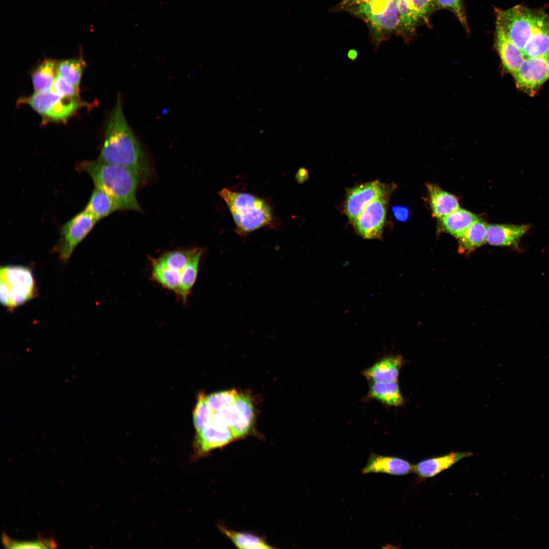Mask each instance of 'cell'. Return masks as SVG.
Wrapping results in <instances>:
<instances>
[{
    "instance_id": "1",
    "label": "cell",
    "mask_w": 549,
    "mask_h": 549,
    "mask_svg": "<svg viewBox=\"0 0 549 549\" xmlns=\"http://www.w3.org/2000/svg\"><path fill=\"white\" fill-rule=\"evenodd\" d=\"M99 159L134 171L142 181L151 176L149 159L126 120L119 95L106 124Z\"/></svg>"
},
{
    "instance_id": "2",
    "label": "cell",
    "mask_w": 549,
    "mask_h": 549,
    "mask_svg": "<svg viewBox=\"0 0 549 549\" xmlns=\"http://www.w3.org/2000/svg\"><path fill=\"white\" fill-rule=\"evenodd\" d=\"M79 167L89 174L95 187L103 190L114 199L119 209L141 211L136 190L142 180L137 173L99 159L84 161Z\"/></svg>"
},
{
    "instance_id": "3",
    "label": "cell",
    "mask_w": 549,
    "mask_h": 549,
    "mask_svg": "<svg viewBox=\"0 0 549 549\" xmlns=\"http://www.w3.org/2000/svg\"><path fill=\"white\" fill-rule=\"evenodd\" d=\"M219 196L228 207L235 225V231L239 235L245 236L272 224V209L264 199L227 188L222 189Z\"/></svg>"
},
{
    "instance_id": "4",
    "label": "cell",
    "mask_w": 549,
    "mask_h": 549,
    "mask_svg": "<svg viewBox=\"0 0 549 549\" xmlns=\"http://www.w3.org/2000/svg\"><path fill=\"white\" fill-rule=\"evenodd\" d=\"M36 281L32 269L27 266L9 265L0 271V299L10 311L24 304L36 296Z\"/></svg>"
},
{
    "instance_id": "5",
    "label": "cell",
    "mask_w": 549,
    "mask_h": 549,
    "mask_svg": "<svg viewBox=\"0 0 549 549\" xmlns=\"http://www.w3.org/2000/svg\"><path fill=\"white\" fill-rule=\"evenodd\" d=\"M17 102L31 107L41 116L44 124L65 123L81 107L89 106L79 97H64L52 90L35 92L28 97L20 98Z\"/></svg>"
},
{
    "instance_id": "6",
    "label": "cell",
    "mask_w": 549,
    "mask_h": 549,
    "mask_svg": "<svg viewBox=\"0 0 549 549\" xmlns=\"http://www.w3.org/2000/svg\"><path fill=\"white\" fill-rule=\"evenodd\" d=\"M496 22L504 30L510 40L522 51L534 31L538 10L521 5L502 10L495 9Z\"/></svg>"
},
{
    "instance_id": "7",
    "label": "cell",
    "mask_w": 549,
    "mask_h": 549,
    "mask_svg": "<svg viewBox=\"0 0 549 549\" xmlns=\"http://www.w3.org/2000/svg\"><path fill=\"white\" fill-rule=\"evenodd\" d=\"M97 221L84 208L62 226L60 238L55 248L62 261L66 262L69 260L75 248L90 231Z\"/></svg>"
},
{
    "instance_id": "8",
    "label": "cell",
    "mask_w": 549,
    "mask_h": 549,
    "mask_svg": "<svg viewBox=\"0 0 549 549\" xmlns=\"http://www.w3.org/2000/svg\"><path fill=\"white\" fill-rule=\"evenodd\" d=\"M513 77L518 89L534 96L549 80V56L525 57Z\"/></svg>"
},
{
    "instance_id": "9",
    "label": "cell",
    "mask_w": 549,
    "mask_h": 549,
    "mask_svg": "<svg viewBox=\"0 0 549 549\" xmlns=\"http://www.w3.org/2000/svg\"><path fill=\"white\" fill-rule=\"evenodd\" d=\"M348 12L365 20L375 33L388 29L393 24L399 10L392 0H370Z\"/></svg>"
},
{
    "instance_id": "10",
    "label": "cell",
    "mask_w": 549,
    "mask_h": 549,
    "mask_svg": "<svg viewBox=\"0 0 549 549\" xmlns=\"http://www.w3.org/2000/svg\"><path fill=\"white\" fill-rule=\"evenodd\" d=\"M390 193L379 197L369 203L353 223L356 231L362 238H382Z\"/></svg>"
},
{
    "instance_id": "11",
    "label": "cell",
    "mask_w": 549,
    "mask_h": 549,
    "mask_svg": "<svg viewBox=\"0 0 549 549\" xmlns=\"http://www.w3.org/2000/svg\"><path fill=\"white\" fill-rule=\"evenodd\" d=\"M390 191V187L378 180L364 183L349 189L344 204L345 212L349 221L353 223L369 203Z\"/></svg>"
},
{
    "instance_id": "12",
    "label": "cell",
    "mask_w": 549,
    "mask_h": 549,
    "mask_svg": "<svg viewBox=\"0 0 549 549\" xmlns=\"http://www.w3.org/2000/svg\"><path fill=\"white\" fill-rule=\"evenodd\" d=\"M236 439L228 427L206 425L195 431L192 459L207 455L210 451L222 447Z\"/></svg>"
},
{
    "instance_id": "13",
    "label": "cell",
    "mask_w": 549,
    "mask_h": 549,
    "mask_svg": "<svg viewBox=\"0 0 549 549\" xmlns=\"http://www.w3.org/2000/svg\"><path fill=\"white\" fill-rule=\"evenodd\" d=\"M495 46L503 70L512 76L525 57L523 51L509 38L502 26L496 25Z\"/></svg>"
},
{
    "instance_id": "14",
    "label": "cell",
    "mask_w": 549,
    "mask_h": 549,
    "mask_svg": "<svg viewBox=\"0 0 549 549\" xmlns=\"http://www.w3.org/2000/svg\"><path fill=\"white\" fill-rule=\"evenodd\" d=\"M414 471V465L403 458L372 453L362 470L363 474L384 473L391 475H408Z\"/></svg>"
},
{
    "instance_id": "15",
    "label": "cell",
    "mask_w": 549,
    "mask_h": 549,
    "mask_svg": "<svg viewBox=\"0 0 549 549\" xmlns=\"http://www.w3.org/2000/svg\"><path fill=\"white\" fill-rule=\"evenodd\" d=\"M525 57L549 56V15L538 11L533 34L523 50Z\"/></svg>"
},
{
    "instance_id": "16",
    "label": "cell",
    "mask_w": 549,
    "mask_h": 549,
    "mask_svg": "<svg viewBox=\"0 0 549 549\" xmlns=\"http://www.w3.org/2000/svg\"><path fill=\"white\" fill-rule=\"evenodd\" d=\"M233 406L234 422L230 429L236 439L247 436L252 431L255 413L251 399L248 394L238 393Z\"/></svg>"
},
{
    "instance_id": "17",
    "label": "cell",
    "mask_w": 549,
    "mask_h": 549,
    "mask_svg": "<svg viewBox=\"0 0 549 549\" xmlns=\"http://www.w3.org/2000/svg\"><path fill=\"white\" fill-rule=\"evenodd\" d=\"M472 455L471 452H451L442 456L427 458L414 465L413 472L420 478H432L461 460Z\"/></svg>"
},
{
    "instance_id": "18",
    "label": "cell",
    "mask_w": 549,
    "mask_h": 549,
    "mask_svg": "<svg viewBox=\"0 0 549 549\" xmlns=\"http://www.w3.org/2000/svg\"><path fill=\"white\" fill-rule=\"evenodd\" d=\"M403 362L401 355H386L364 370L362 375L369 382L396 381Z\"/></svg>"
},
{
    "instance_id": "19",
    "label": "cell",
    "mask_w": 549,
    "mask_h": 549,
    "mask_svg": "<svg viewBox=\"0 0 549 549\" xmlns=\"http://www.w3.org/2000/svg\"><path fill=\"white\" fill-rule=\"evenodd\" d=\"M530 228L529 225L487 224L486 242L495 246H515Z\"/></svg>"
},
{
    "instance_id": "20",
    "label": "cell",
    "mask_w": 549,
    "mask_h": 549,
    "mask_svg": "<svg viewBox=\"0 0 549 549\" xmlns=\"http://www.w3.org/2000/svg\"><path fill=\"white\" fill-rule=\"evenodd\" d=\"M369 389L364 400H374L388 407H400L404 404V398L398 381L391 382H369Z\"/></svg>"
},
{
    "instance_id": "21",
    "label": "cell",
    "mask_w": 549,
    "mask_h": 549,
    "mask_svg": "<svg viewBox=\"0 0 549 549\" xmlns=\"http://www.w3.org/2000/svg\"><path fill=\"white\" fill-rule=\"evenodd\" d=\"M430 204L433 215L438 219L459 208L458 198L435 184H427Z\"/></svg>"
},
{
    "instance_id": "22",
    "label": "cell",
    "mask_w": 549,
    "mask_h": 549,
    "mask_svg": "<svg viewBox=\"0 0 549 549\" xmlns=\"http://www.w3.org/2000/svg\"><path fill=\"white\" fill-rule=\"evenodd\" d=\"M478 219L470 211L459 208L439 220L442 229L458 239Z\"/></svg>"
},
{
    "instance_id": "23",
    "label": "cell",
    "mask_w": 549,
    "mask_h": 549,
    "mask_svg": "<svg viewBox=\"0 0 549 549\" xmlns=\"http://www.w3.org/2000/svg\"><path fill=\"white\" fill-rule=\"evenodd\" d=\"M487 225L479 218L472 223L458 238L459 252L468 254L486 243Z\"/></svg>"
},
{
    "instance_id": "24",
    "label": "cell",
    "mask_w": 549,
    "mask_h": 549,
    "mask_svg": "<svg viewBox=\"0 0 549 549\" xmlns=\"http://www.w3.org/2000/svg\"><path fill=\"white\" fill-rule=\"evenodd\" d=\"M85 209L98 221L119 210L114 199L103 190L96 187H95Z\"/></svg>"
},
{
    "instance_id": "25",
    "label": "cell",
    "mask_w": 549,
    "mask_h": 549,
    "mask_svg": "<svg viewBox=\"0 0 549 549\" xmlns=\"http://www.w3.org/2000/svg\"><path fill=\"white\" fill-rule=\"evenodd\" d=\"M58 63L52 59H45L33 71L32 82L35 92L51 90L57 75Z\"/></svg>"
},
{
    "instance_id": "26",
    "label": "cell",
    "mask_w": 549,
    "mask_h": 549,
    "mask_svg": "<svg viewBox=\"0 0 549 549\" xmlns=\"http://www.w3.org/2000/svg\"><path fill=\"white\" fill-rule=\"evenodd\" d=\"M218 528L237 548L247 549L272 548V546H270L263 538L257 535L231 530L222 525H219Z\"/></svg>"
},
{
    "instance_id": "27",
    "label": "cell",
    "mask_w": 549,
    "mask_h": 549,
    "mask_svg": "<svg viewBox=\"0 0 549 549\" xmlns=\"http://www.w3.org/2000/svg\"><path fill=\"white\" fill-rule=\"evenodd\" d=\"M203 249L198 248L180 272L178 294L186 301L193 288L198 273L199 263Z\"/></svg>"
},
{
    "instance_id": "28",
    "label": "cell",
    "mask_w": 549,
    "mask_h": 549,
    "mask_svg": "<svg viewBox=\"0 0 549 549\" xmlns=\"http://www.w3.org/2000/svg\"><path fill=\"white\" fill-rule=\"evenodd\" d=\"M151 272L152 277L160 284L178 293L180 272L169 268L156 260L153 261Z\"/></svg>"
},
{
    "instance_id": "29",
    "label": "cell",
    "mask_w": 549,
    "mask_h": 549,
    "mask_svg": "<svg viewBox=\"0 0 549 549\" xmlns=\"http://www.w3.org/2000/svg\"><path fill=\"white\" fill-rule=\"evenodd\" d=\"M85 63L82 58L62 60L58 63L57 75L73 86L79 87Z\"/></svg>"
},
{
    "instance_id": "30",
    "label": "cell",
    "mask_w": 549,
    "mask_h": 549,
    "mask_svg": "<svg viewBox=\"0 0 549 549\" xmlns=\"http://www.w3.org/2000/svg\"><path fill=\"white\" fill-rule=\"evenodd\" d=\"M197 249L170 251L156 260L164 266L181 272Z\"/></svg>"
},
{
    "instance_id": "31",
    "label": "cell",
    "mask_w": 549,
    "mask_h": 549,
    "mask_svg": "<svg viewBox=\"0 0 549 549\" xmlns=\"http://www.w3.org/2000/svg\"><path fill=\"white\" fill-rule=\"evenodd\" d=\"M392 1L396 6L400 14L403 35L413 33L420 20L414 11L409 0Z\"/></svg>"
},
{
    "instance_id": "32",
    "label": "cell",
    "mask_w": 549,
    "mask_h": 549,
    "mask_svg": "<svg viewBox=\"0 0 549 549\" xmlns=\"http://www.w3.org/2000/svg\"><path fill=\"white\" fill-rule=\"evenodd\" d=\"M238 393L234 389L221 391L204 394V399L210 409L215 412L233 404Z\"/></svg>"
},
{
    "instance_id": "33",
    "label": "cell",
    "mask_w": 549,
    "mask_h": 549,
    "mask_svg": "<svg viewBox=\"0 0 549 549\" xmlns=\"http://www.w3.org/2000/svg\"><path fill=\"white\" fill-rule=\"evenodd\" d=\"M436 9L450 10L458 18L464 28L469 32L463 0H434Z\"/></svg>"
},
{
    "instance_id": "34",
    "label": "cell",
    "mask_w": 549,
    "mask_h": 549,
    "mask_svg": "<svg viewBox=\"0 0 549 549\" xmlns=\"http://www.w3.org/2000/svg\"><path fill=\"white\" fill-rule=\"evenodd\" d=\"M410 4L419 20L428 22L431 14L436 7L434 0H409Z\"/></svg>"
},
{
    "instance_id": "35",
    "label": "cell",
    "mask_w": 549,
    "mask_h": 549,
    "mask_svg": "<svg viewBox=\"0 0 549 549\" xmlns=\"http://www.w3.org/2000/svg\"><path fill=\"white\" fill-rule=\"evenodd\" d=\"M52 90L64 97H79V87L72 85L59 75H57Z\"/></svg>"
},
{
    "instance_id": "36",
    "label": "cell",
    "mask_w": 549,
    "mask_h": 549,
    "mask_svg": "<svg viewBox=\"0 0 549 549\" xmlns=\"http://www.w3.org/2000/svg\"><path fill=\"white\" fill-rule=\"evenodd\" d=\"M7 543H5V545H8V547L9 548H47L49 547V545H51L53 544L50 542L44 541H30V542H16V541H6Z\"/></svg>"
},
{
    "instance_id": "37",
    "label": "cell",
    "mask_w": 549,
    "mask_h": 549,
    "mask_svg": "<svg viewBox=\"0 0 549 549\" xmlns=\"http://www.w3.org/2000/svg\"><path fill=\"white\" fill-rule=\"evenodd\" d=\"M370 0H342L338 8L348 11L350 9L360 4H365Z\"/></svg>"
},
{
    "instance_id": "38",
    "label": "cell",
    "mask_w": 549,
    "mask_h": 549,
    "mask_svg": "<svg viewBox=\"0 0 549 549\" xmlns=\"http://www.w3.org/2000/svg\"><path fill=\"white\" fill-rule=\"evenodd\" d=\"M392 211L394 217L399 221H404L408 218V210L406 207L395 206L392 207Z\"/></svg>"
}]
</instances>
